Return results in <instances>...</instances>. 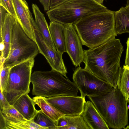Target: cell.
Returning <instances> with one entry per match:
<instances>
[{
    "label": "cell",
    "mask_w": 129,
    "mask_h": 129,
    "mask_svg": "<svg viewBox=\"0 0 129 129\" xmlns=\"http://www.w3.org/2000/svg\"><path fill=\"white\" fill-rule=\"evenodd\" d=\"M84 50V68L115 87L122 71L120 60L123 47L120 40L113 37L98 46Z\"/></svg>",
    "instance_id": "6da1fadb"
},
{
    "label": "cell",
    "mask_w": 129,
    "mask_h": 129,
    "mask_svg": "<svg viewBox=\"0 0 129 129\" xmlns=\"http://www.w3.org/2000/svg\"><path fill=\"white\" fill-rule=\"evenodd\" d=\"M73 25L82 45L89 48L117 36L114 28V12L109 10L86 16Z\"/></svg>",
    "instance_id": "7a4b0ae2"
},
{
    "label": "cell",
    "mask_w": 129,
    "mask_h": 129,
    "mask_svg": "<svg viewBox=\"0 0 129 129\" xmlns=\"http://www.w3.org/2000/svg\"><path fill=\"white\" fill-rule=\"evenodd\" d=\"M87 97L109 128L123 129L127 125L128 103L118 85L107 93Z\"/></svg>",
    "instance_id": "3957f363"
},
{
    "label": "cell",
    "mask_w": 129,
    "mask_h": 129,
    "mask_svg": "<svg viewBox=\"0 0 129 129\" xmlns=\"http://www.w3.org/2000/svg\"><path fill=\"white\" fill-rule=\"evenodd\" d=\"M52 69L49 71H37L31 74L33 95L45 98L59 96H78L79 90L73 82Z\"/></svg>",
    "instance_id": "277c9868"
},
{
    "label": "cell",
    "mask_w": 129,
    "mask_h": 129,
    "mask_svg": "<svg viewBox=\"0 0 129 129\" xmlns=\"http://www.w3.org/2000/svg\"><path fill=\"white\" fill-rule=\"evenodd\" d=\"M108 10L94 0H69L50 9L46 13L51 21L64 25L73 24L86 16Z\"/></svg>",
    "instance_id": "5b68a950"
},
{
    "label": "cell",
    "mask_w": 129,
    "mask_h": 129,
    "mask_svg": "<svg viewBox=\"0 0 129 129\" xmlns=\"http://www.w3.org/2000/svg\"><path fill=\"white\" fill-rule=\"evenodd\" d=\"M39 53L36 42L26 35L15 19L9 54L1 66L11 68L28 60L34 58Z\"/></svg>",
    "instance_id": "8992f818"
},
{
    "label": "cell",
    "mask_w": 129,
    "mask_h": 129,
    "mask_svg": "<svg viewBox=\"0 0 129 129\" xmlns=\"http://www.w3.org/2000/svg\"><path fill=\"white\" fill-rule=\"evenodd\" d=\"M34 62V58H32L11 68L7 84L2 92L11 105L13 106L22 95L29 92Z\"/></svg>",
    "instance_id": "52a82bcc"
},
{
    "label": "cell",
    "mask_w": 129,
    "mask_h": 129,
    "mask_svg": "<svg viewBox=\"0 0 129 129\" xmlns=\"http://www.w3.org/2000/svg\"><path fill=\"white\" fill-rule=\"evenodd\" d=\"M72 79L81 96H98L111 90L113 87L85 68L79 66L74 71Z\"/></svg>",
    "instance_id": "ba28073f"
},
{
    "label": "cell",
    "mask_w": 129,
    "mask_h": 129,
    "mask_svg": "<svg viewBox=\"0 0 129 129\" xmlns=\"http://www.w3.org/2000/svg\"><path fill=\"white\" fill-rule=\"evenodd\" d=\"M35 42L38 47L40 53L46 58L51 68L62 74L67 78L68 72L62 58V54L52 48L47 43L39 31L36 22L32 25Z\"/></svg>",
    "instance_id": "9c48e42d"
},
{
    "label": "cell",
    "mask_w": 129,
    "mask_h": 129,
    "mask_svg": "<svg viewBox=\"0 0 129 129\" xmlns=\"http://www.w3.org/2000/svg\"><path fill=\"white\" fill-rule=\"evenodd\" d=\"M44 98L64 115L70 116L81 115L86 102L85 98L81 96H59Z\"/></svg>",
    "instance_id": "30bf717a"
},
{
    "label": "cell",
    "mask_w": 129,
    "mask_h": 129,
    "mask_svg": "<svg viewBox=\"0 0 129 129\" xmlns=\"http://www.w3.org/2000/svg\"><path fill=\"white\" fill-rule=\"evenodd\" d=\"M64 31L66 52L73 64L77 67L83 62L84 58L81 41L73 24L64 25Z\"/></svg>",
    "instance_id": "8fae6325"
},
{
    "label": "cell",
    "mask_w": 129,
    "mask_h": 129,
    "mask_svg": "<svg viewBox=\"0 0 129 129\" xmlns=\"http://www.w3.org/2000/svg\"><path fill=\"white\" fill-rule=\"evenodd\" d=\"M16 19L26 35L35 41L32 24L35 22L26 0H12Z\"/></svg>",
    "instance_id": "7c38bea8"
},
{
    "label": "cell",
    "mask_w": 129,
    "mask_h": 129,
    "mask_svg": "<svg viewBox=\"0 0 129 129\" xmlns=\"http://www.w3.org/2000/svg\"><path fill=\"white\" fill-rule=\"evenodd\" d=\"M15 18L8 12L4 24L0 29V66H2L10 52L13 26Z\"/></svg>",
    "instance_id": "4fadbf2b"
},
{
    "label": "cell",
    "mask_w": 129,
    "mask_h": 129,
    "mask_svg": "<svg viewBox=\"0 0 129 129\" xmlns=\"http://www.w3.org/2000/svg\"><path fill=\"white\" fill-rule=\"evenodd\" d=\"M90 129H109L110 128L92 102L85 103L81 114Z\"/></svg>",
    "instance_id": "5bb4252c"
},
{
    "label": "cell",
    "mask_w": 129,
    "mask_h": 129,
    "mask_svg": "<svg viewBox=\"0 0 129 129\" xmlns=\"http://www.w3.org/2000/svg\"><path fill=\"white\" fill-rule=\"evenodd\" d=\"M32 8L35 17V21L39 31L48 45L53 50H56L44 15L36 4H33Z\"/></svg>",
    "instance_id": "9a60e30c"
},
{
    "label": "cell",
    "mask_w": 129,
    "mask_h": 129,
    "mask_svg": "<svg viewBox=\"0 0 129 129\" xmlns=\"http://www.w3.org/2000/svg\"><path fill=\"white\" fill-rule=\"evenodd\" d=\"M36 104L34 100L27 93L22 95L13 106L26 119L30 120L38 111L35 108Z\"/></svg>",
    "instance_id": "2e32d148"
},
{
    "label": "cell",
    "mask_w": 129,
    "mask_h": 129,
    "mask_svg": "<svg viewBox=\"0 0 129 129\" xmlns=\"http://www.w3.org/2000/svg\"><path fill=\"white\" fill-rule=\"evenodd\" d=\"M49 27L56 49L62 54L66 52L64 25L56 22L51 21Z\"/></svg>",
    "instance_id": "e0dca14e"
},
{
    "label": "cell",
    "mask_w": 129,
    "mask_h": 129,
    "mask_svg": "<svg viewBox=\"0 0 129 129\" xmlns=\"http://www.w3.org/2000/svg\"><path fill=\"white\" fill-rule=\"evenodd\" d=\"M56 129H90L82 115L75 116L63 115L58 119Z\"/></svg>",
    "instance_id": "ac0fdd59"
},
{
    "label": "cell",
    "mask_w": 129,
    "mask_h": 129,
    "mask_svg": "<svg viewBox=\"0 0 129 129\" xmlns=\"http://www.w3.org/2000/svg\"><path fill=\"white\" fill-rule=\"evenodd\" d=\"M114 28L117 35L129 33V7L126 6L114 12Z\"/></svg>",
    "instance_id": "d6986e66"
},
{
    "label": "cell",
    "mask_w": 129,
    "mask_h": 129,
    "mask_svg": "<svg viewBox=\"0 0 129 129\" xmlns=\"http://www.w3.org/2000/svg\"><path fill=\"white\" fill-rule=\"evenodd\" d=\"M33 99L42 111L54 122L56 125L58 119L64 115L48 102L44 97L36 96Z\"/></svg>",
    "instance_id": "ffe728a7"
},
{
    "label": "cell",
    "mask_w": 129,
    "mask_h": 129,
    "mask_svg": "<svg viewBox=\"0 0 129 129\" xmlns=\"http://www.w3.org/2000/svg\"><path fill=\"white\" fill-rule=\"evenodd\" d=\"M118 86L128 104L129 102V67L123 66Z\"/></svg>",
    "instance_id": "44dd1931"
},
{
    "label": "cell",
    "mask_w": 129,
    "mask_h": 129,
    "mask_svg": "<svg viewBox=\"0 0 129 129\" xmlns=\"http://www.w3.org/2000/svg\"><path fill=\"white\" fill-rule=\"evenodd\" d=\"M0 113L7 122L17 123L27 120L13 106L10 105L7 108L0 110Z\"/></svg>",
    "instance_id": "7402d4cb"
},
{
    "label": "cell",
    "mask_w": 129,
    "mask_h": 129,
    "mask_svg": "<svg viewBox=\"0 0 129 129\" xmlns=\"http://www.w3.org/2000/svg\"><path fill=\"white\" fill-rule=\"evenodd\" d=\"M33 119L36 123L45 129H56V126L54 122L41 110H38Z\"/></svg>",
    "instance_id": "603a6c76"
},
{
    "label": "cell",
    "mask_w": 129,
    "mask_h": 129,
    "mask_svg": "<svg viewBox=\"0 0 129 129\" xmlns=\"http://www.w3.org/2000/svg\"><path fill=\"white\" fill-rule=\"evenodd\" d=\"M6 122V129H45V128L36 123L33 121V119L30 120L20 121L17 123Z\"/></svg>",
    "instance_id": "cb8c5ba5"
},
{
    "label": "cell",
    "mask_w": 129,
    "mask_h": 129,
    "mask_svg": "<svg viewBox=\"0 0 129 129\" xmlns=\"http://www.w3.org/2000/svg\"><path fill=\"white\" fill-rule=\"evenodd\" d=\"M10 68L0 67V89L2 92L6 88L9 79Z\"/></svg>",
    "instance_id": "d4e9b609"
},
{
    "label": "cell",
    "mask_w": 129,
    "mask_h": 129,
    "mask_svg": "<svg viewBox=\"0 0 129 129\" xmlns=\"http://www.w3.org/2000/svg\"><path fill=\"white\" fill-rule=\"evenodd\" d=\"M0 5L3 6L9 13L16 19L12 0H0Z\"/></svg>",
    "instance_id": "484cf974"
},
{
    "label": "cell",
    "mask_w": 129,
    "mask_h": 129,
    "mask_svg": "<svg viewBox=\"0 0 129 129\" xmlns=\"http://www.w3.org/2000/svg\"><path fill=\"white\" fill-rule=\"evenodd\" d=\"M8 13L6 9L0 5V29L3 26L5 22L6 15Z\"/></svg>",
    "instance_id": "4316f807"
},
{
    "label": "cell",
    "mask_w": 129,
    "mask_h": 129,
    "mask_svg": "<svg viewBox=\"0 0 129 129\" xmlns=\"http://www.w3.org/2000/svg\"><path fill=\"white\" fill-rule=\"evenodd\" d=\"M0 110L7 108L10 105L0 89Z\"/></svg>",
    "instance_id": "83f0119b"
},
{
    "label": "cell",
    "mask_w": 129,
    "mask_h": 129,
    "mask_svg": "<svg viewBox=\"0 0 129 129\" xmlns=\"http://www.w3.org/2000/svg\"><path fill=\"white\" fill-rule=\"evenodd\" d=\"M126 44L127 48L124 65L126 66L129 67V36L127 39Z\"/></svg>",
    "instance_id": "f1b7e54d"
},
{
    "label": "cell",
    "mask_w": 129,
    "mask_h": 129,
    "mask_svg": "<svg viewBox=\"0 0 129 129\" xmlns=\"http://www.w3.org/2000/svg\"><path fill=\"white\" fill-rule=\"evenodd\" d=\"M51 0H39L44 10L48 11L50 9Z\"/></svg>",
    "instance_id": "f546056e"
},
{
    "label": "cell",
    "mask_w": 129,
    "mask_h": 129,
    "mask_svg": "<svg viewBox=\"0 0 129 129\" xmlns=\"http://www.w3.org/2000/svg\"><path fill=\"white\" fill-rule=\"evenodd\" d=\"M69 0H51L50 9L54 8Z\"/></svg>",
    "instance_id": "4dcf8cb0"
},
{
    "label": "cell",
    "mask_w": 129,
    "mask_h": 129,
    "mask_svg": "<svg viewBox=\"0 0 129 129\" xmlns=\"http://www.w3.org/2000/svg\"><path fill=\"white\" fill-rule=\"evenodd\" d=\"M6 121L2 114L0 113V129H6Z\"/></svg>",
    "instance_id": "1f68e13d"
},
{
    "label": "cell",
    "mask_w": 129,
    "mask_h": 129,
    "mask_svg": "<svg viewBox=\"0 0 129 129\" xmlns=\"http://www.w3.org/2000/svg\"><path fill=\"white\" fill-rule=\"evenodd\" d=\"M96 2L101 5H102L104 0H94Z\"/></svg>",
    "instance_id": "d6a6232c"
},
{
    "label": "cell",
    "mask_w": 129,
    "mask_h": 129,
    "mask_svg": "<svg viewBox=\"0 0 129 129\" xmlns=\"http://www.w3.org/2000/svg\"><path fill=\"white\" fill-rule=\"evenodd\" d=\"M124 129H129V125H127L126 127H125Z\"/></svg>",
    "instance_id": "836d02e7"
},
{
    "label": "cell",
    "mask_w": 129,
    "mask_h": 129,
    "mask_svg": "<svg viewBox=\"0 0 129 129\" xmlns=\"http://www.w3.org/2000/svg\"><path fill=\"white\" fill-rule=\"evenodd\" d=\"M126 6H127L129 7V1L128 2V3Z\"/></svg>",
    "instance_id": "e575fe53"
},
{
    "label": "cell",
    "mask_w": 129,
    "mask_h": 129,
    "mask_svg": "<svg viewBox=\"0 0 129 129\" xmlns=\"http://www.w3.org/2000/svg\"><path fill=\"white\" fill-rule=\"evenodd\" d=\"M127 108L128 109H129V105L127 106Z\"/></svg>",
    "instance_id": "d590c367"
}]
</instances>
